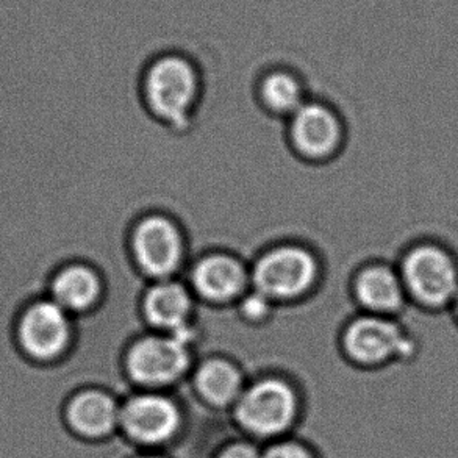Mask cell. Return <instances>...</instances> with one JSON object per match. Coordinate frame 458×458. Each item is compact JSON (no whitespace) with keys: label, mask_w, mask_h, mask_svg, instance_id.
<instances>
[{"label":"cell","mask_w":458,"mask_h":458,"mask_svg":"<svg viewBox=\"0 0 458 458\" xmlns=\"http://www.w3.org/2000/svg\"><path fill=\"white\" fill-rule=\"evenodd\" d=\"M144 98L155 116L166 124L188 123L200 89L198 63L180 50L152 56L143 72Z\"/></svg>","instance_id":"6da1fadb"},{"label":"cell","mask_w":458,"mask_h":458,"mask_svg":"<svg viewBox=\"0 0 458 458\" xmlns=\"http://www.w3.org/2000/svg\"><path fill=\"white\" fill-rule=\"evenodd\" d=\"M14 336L21 352L30 361L38 365H55L74 349L77 319L44 296L21 311Z\"/></svg>","instance_id":"7a4b0ae2"},{"label":"cell","mask_w":458,"mask_h":458,"mask_svg":"<svg viewBox=\"0 0 458 458\" xmlns=\"http://www.w3.org/2000/svg\"><path fill=\"white\" fill-rule=\"evenodd\" d=\"M318 276L319 265L313 252L298 244H282L255 260L250 285L273 304L290 302L310 292Z\"/></svg>","instance_id":"3957f363"},{"label":"cell","mask_w":458,"mask_h":458,"mask_svg":"<svg viewBox=\"0 0 458 458\" xmlns=\"http://www.w3.org/2000/svg\"><path fill=\"white\" fill-rule=\"evenodd\" d=\"M399 274L407 296L430 309L451 304L458 294V265L438 244L422 242L407 250Z\"/></svg>","instance_id":"277c9868"},{"label":"cell","mask_w":458,"mask_h":458,"mask_svg":"<svg viewBox=\"0 0 458 458\" xmlns=\"http://www.w3.org/2000/svg\"><path fill=\"white\" fill-rule=\"evenodd\" d=\"M343 346L353 361L365 366L386 365L391 360L416 355V343L390 316H357L347 324Z\"/></svg>","instance_id":"5b68a950"},{"label":"cell","mask_w":458,"mask_h":458,"mask_svg":"<svg viewBox=\"0 0 458 458\" xmlns=\"http://www.w3.org/2000/svg\"><path fill=\"white\" fill-rule=\"evenodd\" d=\"M192 334H158L141 336L127 353V369L144 385L171 384L191 361Z\"/></svg>","instance_id":"8992f818"},{"label":"cell","mask_w":458,"mask_h":458,"mask_svg":"<svg viewBox=\"0 0 458 458\" xmlns=\"http://www.w3.org/2000/svg\"><path fill=\"white\" fill-rule=\"evenodd\" d=\"M131 254L138 267L157 280L171 279L183 263L182 230L165 215L144 216L131 230Z\"/></svg>","instance_id":"52a82bcc"},{"label":"cell","mask_w":458,"mask_h":458,"mask_svg":"<svg viewBox=\"0 0 458 458\" xmlns=\"http://www.w3.org/2000/svg\"><path fill=\"white\" fill-rule=\"evenodd\" d=\"M294 409L296 401L290 386L277 378H267L242 394L238 418L255 434L273 435L292 422Z\"/></svg>","instance_id":"ba28073f"},{"label":"cell","mask_w":458,"mask_h":458,"mask_svg":"<svg viewBox=\"0 0 458 458\" xmlns=\"http://www.w3.org/2000/svg\"><path fill=\"white\" fill-rule=\"evenodd\" d=\"M191 292L210 304L240 302L250 285V271L233 255L207 254L192 267Z\"/></svg>","instance_id":"9c48e42d"},{"label":"cell","mask_w":458,"mask_h":458,"mask_svg":"<svg viewBox=\"0 0 458 458\" xmlns=\"http://www.w3.org/2000/svg\"><path fill=\"white\" fill-rule=\"evenodd\" d=\"M290 138L307 158H326L340 148V119L321 102H307L290 116Z\"/></svg>","instance_id":"30bf717a"},{"label":"cell","mask_w":458,"mask_h":458,"mask_svg":"<svg viewBox=\"0 0 458 458\" xmlns=\"http://www.w3.org/2000/svg\"><path fill=\"white\" fill-rule=\"evenodd\" d=\"M102 292L99 271L87 260H72L52 274L47 298L66 310L69 315L81 318L99 304Z\"/></svg>","instance_id":"8fae6325"},{"label":"cell","mask_w":458,"mask_h":458,"mask_svg":"<svg viewBox=\"0 0 458 458\" xmlns=\"http://www.w3.org/2000/svg\"><path fill=\"white\" fill-rule=\"evenodd\" d=\"M144 319L163 334L191 332L194 315V293L191 288L173 279L157 280L144 293Z\"/></svg>","instance_id":"7c38bea8"},{"label":"cell","mask_w":458,"mask_h":458,"mask_svg":"<svg viewBox=\"0 0 458 458\" xmlns=\"http://www.w3.org/2000/svg\"><path fill=\"white\" fill-rule=\"evenodd\" d=\"M353 296L366 313L391 318L403 309L407 292L399 269L374 263L355 276Z\"/></svg>","instance_id":"4fadbf2b"},{"label":"cell","mask_w":458,"mask_h":458,"mask_svg":"<svg viewBox=\"0 0 458 458\" xmlns=\"http://www.w3.org/2000/svg\"><path fill=\"white\" fill-rule=\"evenodd\" d=\"M125 430L137 440L158 443L175 432L179 413L171 401L155 394L133 397L121 411Z\"/></svg>","instance_id":"5bb4252c"},{"label":"cell","mask_w":458,"mask_h":458,"mask_svg":"<svg viewBox=\"0 0 458 458\" xmlns=\"http://www.w3.org/2000/svg\"><path fill=\"white\" fill-rule=\"evenodd\" d=\"M63 415L68 428L83 437L108 434L121 416L112 397L96 390L81 391L69 397Z\"/></svg>","instance_id":"9a60e30c"},{"label":"cell","mask_w":458,"mask_h":458,"mask_svg":"<svg viewBox=\"0 0 458 458\" xmlns=\"http://www.w3.org/2000/svg\"><path fill=\"white\" fill-rule=\"evenodd\" d=\"M259 94L274 113L290 114L304 104V85L288 68L269 69L259 81Z\"/></svg>","instance_id":"2e32d148"},{"label":"cell","mask_w":458,"mask_h":458,"mask_svg":"<svg viewBox=\"0 0 458 458\" xmlns=\"http://www.w3.org/2000/svg\"><path fill=\"white\" fill-rule=\"evenodd\" d=\"M196 384L210 403L223 405L238 396L242 390V376L235 366L225 360H208L199 368Z\"/></svg>","instance_id":"e0dca14e"},{"label":"cell","mask_w":458,"mask_h":458,"mask_svg":"<svg viewBox=\"0 0 458 458\" xmlns=\"http://www.w3.org/2000/svg\"><path fill=\"white\" fill-rule=\"evenodd\" d=\"M240 309L244 318H248L250 321H259L271 313L273 302L254 290L252 293H246L240 299Z\"/></svg>","instance_id":"ac0fdd59"},{"label":"cell","mask_w":458,"mask_h":458,"mask_svg":"<svg viewBox=\"0 0 458 458\" xmlns=\"http://www.w3.org/2000/svg\"><path fill=\"white\" fill-rule=\"evenodd\" d=\"M265 458H311L302 447L296 445H279L269 449Z\"/></svg>","instance_id":"d6986e66"},{"label":"cell","mask_w":458,"mask_h":458,"mask_svg":"<svg viewBox=\"0 0 458 458\" xmlns=\"http://www.w3.org/2000/svg\"><path fill=\"white\" fill-rule=\"evenodd\" d=\"M221 458H259V454L254 447L248 445H236L232 446L221 455Z\"/></svg>","instance_id":"ffe728a7"},{"label":"cell","mask_w":458,"mask_h":458,"mask_svg":"<svg viewBox=\"0 0 458 458\" xmlns=\"http://www.w3.org/2000/svg\"><path fill=\"white\" fill-rule=\"evenodd\" d=\"M454 307H455V313H457V318H458V294L457 296H455V299H454Z\"/></svg>","instance_id":"44dd1931"}]
</instances>
